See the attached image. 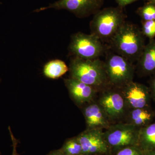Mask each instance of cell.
Masks as SVG:
<instances>
[{
	"label": "cell",
	"mask_w": 155,
	"mask_h": 155,
	"mask_svg": "<svg viewBox=\"0 0 155 155\" xmlns=\"http://www.w3.org/2000/svg\"><path fill=\"white\" fill-rule=\"evenodd\" d=\"M108 44V48L133 63L138 61L145 46L142 31L137 25L127 22Z\"/></svg>",
	"instance_id": "obj_1"
},
{
	"label": "cell",
	"mask_w": 155,
	"mask_h": 155,
	"mask_svg": "<svg viewBox=\"0 0 155 155\" xmlns=\"http://www.w3.org/2000/svg\"><path fill=\"white\" fill-rule=\"evenodd\" d=\"M123 8L118 6L104 8L98 11L94 15L90 23L91 34L103 43H109L126 22L127 16Z\"/></svg>",
	"instance_id": "obj_2"
},
{
	"label": "cell",
	"mask_w": 155,
	"mask_h": 155,
	"mask_svg": "<svg viewBox=\"0 0 155 155\" xmlns=\"http://www.w3.org/2000/svg\"><path fill=\"white\" fill-rule=\"evenodd\" d=\"M70 77L100 91L108 86L104 63L100 58L84 60L72 57L69 68Z\"/></svg>",
	"instance_id": "obj_3"
},
{
	"label": "cell",
	"mask_w": 155,
	"mask_h": 155,
	"mask_svg": "<svg viewBox=\"0 0 155 155\" xmlns=\"http://www.w3.org/2000/svg\"><path fill=\"white\" fill-rule=\"evenodd\" d=\"M105 54L104 63L108 85L121 88L133 81L136 67L133 63L108 48Z\"/></svg>",
	"instance_id": "obj_4"
},
{
	"label": "cell",
	"mask_w": 155,
	"mask_h": 155,
	"mask_svg": "<svg viewBox=\"0 0 155 155\" xmlns=\"http://www.w3.org/2000/svg\"><path fill=\"white\" fill-rule=\"evenodd\" d=\"M98 38L91 33L78 32L72 35L69 46V54L72 57L94 60L100 58L108 49Z\"/></svg>",
	"instance_id": "obj_5"
},
{
	"label": "cell",
	"mask_w": 155,
	"mask_h": 155,
	"mask_svg": "<svg viewBox=\"0 0 155 155\" xmlns=\"http://www.w3.org/2000/svg\"><path fill=\"white\" fill-rule=\"evenodd\" d=\"M140 129L127 123L110 125L104 132V136L111 153H116L125 147L138 146Z\"/></svg>",
	"instance_id": "obj_6"
},
{
	"label": "cell",
	"mask_w": 155,
	"mask_h": 155,
	"mask_svg": "<svg viewBox=\"0 0 155 155\" xmlns=\"http://www.w3.org/2000/svg\"><path fill=\"white\" fill-rule=\"evenodd\" d=\"M104 4V0H58L47 7L36 9L34 12L49 9L65 10L78 18H84L94 15L101 10Z\"/></svg>",
	"instance_id": "obj_7"
},
{
	"label": "cell",
	"mask_w": 155,
	"mask_h": 155,
	"mask_svg": "<svg viewBox=\"0 0 155 155\" xmlns=\"http://www.w3.org/2000/svg\"><path fill=\"white\" fill-rule=\"evenodd\" d=\"M101 91L98 103L110 120L124 116L128 108L120 88L108 85Z\"/></svg>",
	"instance_id": "obj_8"
},
{
	"label": "cell",
	"mask_w": 155,
	"mask_h": 155,
	"mask_svg": "<svg viewBox=\"0 0 155 155\" xmlns=\"http://www.w3.org/2000/svg\"><path fill=\"white\" fill-rule=\"evenodd\" d=\"M82 147V154L108 155L111 151L101 129H87L77 136Z\"/></svg>",
	"instance_id": "obj_9"
},
{
	"label": "cell",
	"mask_w": 155,
	"mask_h": 155,
	"mask_svg": "<svg viewBox=\"0 0 155 155\" xmlns=\"http://www.w3.org/2000/svg\"><path fill=\"white\" fill-rule=\"evenodd\" d=\"M120 89L128 109L149 107L151 99L149 88L144 84L132 81Z\"/></svg>",
	"instance_id": "obj_10"
},
{
	"label": "cell",
	"mask_w": 155,
	"mask_h": 155,
	"mask_svg": "<svg viewBox=\"0 0 155 155\" xmlns=\"http://www.w3.org/2000/svg\"><path fill=\"white\" fill-rule=\"evenodd\" d=\"M65 85L73 101L78 106L93 102L99 90L72 78L64 79Z\"/></svg>",
	"instance_id": "obj_11"
},
{
	"label": "cell",
	"mask_w": 155,
	"mask_h": 155,
	"mask_svg": "<svg viewBox=\"0 0 155 155\" xmlns=\"http://www.w3.org/2000/svg\"><path fill=\"white\" fill-rule=\"evenodd\" d=\"M87 129H106L110 127V119L98 103L88 104L83 110Z\"/></svg>",
	"instance_id": "obj_12"
},
{
	"label": "cell",
	"mask_w": 155,
	"mask_h": 155,
	"mask_svg": "<svg viewBox=\"0 0 155 155\" xmlns=\"http://www.w3.org/2000/svg\"><path fill=\"white\" fill-rule=\"evenodd\" d=\"M137 68L144 76L155 75V39L150 40L145 46L141 56L137 61Z\"/></svg>",
	"instance_id": "obj_13"
},
{
	"label": "cell",
	"mask_w": 155,
	"mask_h": 155,
	"mask_svg": "<svg viewBox=\"0 0 155 155\" xmlns=\"http://www.w3.org/2000/svg\"><path fill=\"white\" fill-rule=\"evenodd\" d=\"M155 117V111L150 107L131 109L127 115V123L141 128L152 123Z\"/></svg>",
	"instance_id": "obj_14"
},
{
	"label": "cell",
	"mask_w": 155,
	"mask_h": 155,
	"mask_svg": "<svg viewBox=\"0 0 155 155\" xmlns=\"http://www.w3.org/2000/svg\"><path fill=\"white\" fill-rule=\"evenodd\" d=\"M138 147L143 152L155 150V123L140 128Z\"/></svg>",
	"instance_id": "obj_15"
},
{
	"label": "cell",
	"mask_w": 155,
	"mask_h": 155,
	"mask_svg": "<svg viewBox=\"0 0 155 155\" xmlns=\"http://www.w3.org/2000/svg\"><path fill=\"white\" fill-rule=\"evenodd\" d=\"M69 68L64 61L54 60L49 61L45 65L44 74L46 77L51 79H58L66 74Z\"/></svg>",
	"instance_id": "obj_16"
},
{
	"label": "cell",
	"mask_w": 155,
	"mask_h": 155,
	"mask_svg": "<svg viewBox=\"0 0 155 155\" xmlns=\"http://www.w3.org/2000/svg\"><path fill=\"white\" fill-rule=\"evenodd\" d=\"M61 150L65 155L82 154V147L77 136L67 140Z\"/></svg>",
	"instance_id": "obj_17"
},
{
	"label": "cell",
	"mask_w": 155,
	"mask_h": 155,
	"mask_svg": "<svg viewBox=\"0 0 155 155\" xmlns=\"http://www.w3.org/2000/svg\"><path fill=\"white\" fill-rule=\"evenodd\" d=\"M137 13L143 21L155 20V5L150 2L143 7L139 8L137 10Z\"/></svg>",
	"instance_id": "obj_18"
},
{
	"label": "cell",
	"mask_w": 155,
	"mask_h": 155,
	"mask_svg": "<svg viewBox=\"0 0 155 155\" xmlns=\"http://www.w3.org/2000/svg\"><path fill=\"white\" fill-rule=\"evenodd\" d=\"M141 31L144 36L150 40L154 39L155 37V20L143 21Z\"/></svg>",
	"instance_id": "obj_19"
},
{
	"label": "cell",
	"mask_w": 155,
	"mask_h": 155,
	"mask_svg": "<svg viewBox=\"0 0 155 155\" xmlns=\"http://www.w3.org/2000/svg\"><path fill=\"white\" fill-rule=\"evenodd\" d=\"M115 155H143V153L138 146L125 147L116 152Z\"/></svg>",
	"instance_id": "obj_20"
},
{
	"label": "cell",
	"mask_w": 155,
	"mask_h": 155,
	"mask_svg": "<svg viewBox=\"0 0 155 155\" xmlns=\"http://www.w3.org/2000/svg\"><path fill=\"white\" fill-rule=\"evenodd\" d=\"M8 129L9 133H10V136H11V141L12 143V147H13V150H12V155H19L17 152V146H18V143L19 142V140L14 136L10 126H9Z\"/></svg>",
	"instance_id": "obj_21"
},
{
	"label": "cell",
	"mask_w": 155,
	"mask_h": 155,
	"mask_svg": "<svg viewBox=\"0 0 155 155\" xmlns=\"http://www.w3.org/2000/svg\"><path fill=\"white\" fill-rule=\"evenodd\" d=\"M151 98L155 101V75L151 78L150 81V87H149Z\"/></svg>",
	"instance_id": "obj_22"
},
{
	"label": "cell",
	"mask_w": 155,
	"mask_h": 155,
	"mask_svg": "<svg viewBox=\"0 0 155 155\" xmlns=\"http://www.w3.org/2000/svg\"><path fill=\"white\" fill-rule=\"evenodd\" d=\"M116 3L118 4V6L124 8L125 6L140 0H116Z\"/></svg>",
	"instance_id": "obj_23"
},
{
	"label": "cell",
	"mask_w": 155,
	"mask_h": 155,
	"mask_svg": "<svg viewBox=\"0 0 155 155\" xmlns=\"http://www.w3.org/2000/svg\"><path fill=\"white\" fill-rule=\"evenodd\" d=\"M47 155H65L64 153L62 151L61 149L58 150H54L50 152Z\"/></svg>",
	"instance_id": "obj_24"
},
{
	"label": "cell",
	"mask_w": 155,
	"mask_h": 155,
	"mask_svg": "<svg viewBox=\"0 0 155 155\" xmlns=\"http://www.w3.org/2000/svg\"><path fill=\"white\" fill-rule=\"evenodd\" d=\"M143 153V155H155V150Z\"/></svg>",
	"instance_id": "obj_25"
},
{
	"label": "cell",
	"mask_w": 155,
	"mask_h": 155,
	"mask_svg": "<svg viewBox=\"0 0 155 155\" xmlns=\"http://www.w3.org/2000/svg\"><path fill=\"white\" fill-rule=\"evenodd\" d=\"M150 2L153 3L155 5V0H150Z\"/></svg>",
	"instance_id": "obj_26"
},
{
	"label": "cell",
	"mask_w": 155,
	"mask_h": 155,
	"mask_svg": "<svg viewBox=\"0 0 155 155\" xmlns=\"http://www.w3.org/2000/svg\"><path fill=\"white\" fill-rule=\"evenodd\" d=\"M1 80H1V78H0V83H1Z\"/></svg>",
	"instance_id": "obj_27"
},
{
	"label": "cell",
	"mask_w": 155,
	"mask_h": 155,
	"mask_svg": "<svg viewBox=\"0 0 155 155\" xmlns=\"http://www.w3.org/2000/svg\"><path fill=\"white\" fill-rule=\"evenodd\" d=\"M0 155H2V154H1V153L0 152Z\"/></svg>",
	"instance_id": "obj_28"
},
{
	"label": "cell",
	"mask_w": 155,
	"mask_h": 155,
	"mask_svg": "<svg viewBox=\"0 0 155 155\" xmlns=\"http://www.w3.org/2000/svg\"><path fill=\"white\" fill-rule=\"evenodd\" d=\"M83 155V154H81V155Z\"/></svg>",
	"instance_id": "obj_29"
},
{
	"label": "cell",
	"mask_w": 155,
	"mask_h": 155,
	"mask_svg": "<svg viewBox=\"0 0 155 155\" xmlns=\"http://www.w3.org/2000/svg\"></svg>",
	"instance_id": "obj_30"
}]
</instances>
